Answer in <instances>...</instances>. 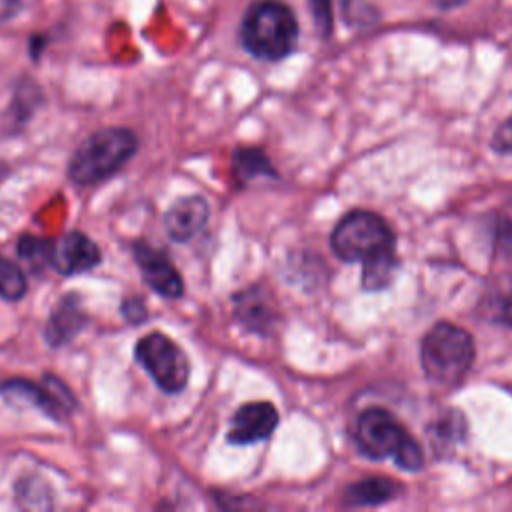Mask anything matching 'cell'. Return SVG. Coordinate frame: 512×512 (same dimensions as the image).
<instances>
[{"mask_svg":"<svg viewBox=\"0 0 512 512\" xmlns=\"http://www.w3.org/2000/svg\"><path fill=\"white\" fill-rule=\"evenodd\" d=\"M102 260L100 248L86 234L74 230L52 242V268L64 276L92 270Z\"/></svg>","mask_w":512,"mask_h":512,"instance_id":"30bf717a","label":"cell"},{"mask_svg":"<svg viewBox=\"0 0 512 512\" xmlns=\"http://www.w3.org/2000/svg\"><path fill=\"white\" fill-rule=\"evenodd\" d=\"M134 358L160 390L178 394L186 388L190 378L188 356L166 334L150 332L142 336L134 346Z\"/></svg>","mask_w":512,"mask_h":512,"instance_id":"8992f818","label":"cell"},{"mask_svg":"<svg viewBox=\"0 0 512 512\" xmlns=\"http://www.w3.org/2000/svg\"><path fill=\"white\" fill-rule=\"evenodd\" d=\"M442 6H454V4H460V2H464V0H438Z\"/></svg>","mask_w":512,"mask_h":512,"instance_id":"7402d4cb","label":"cell"},{"mask_svg":"<svg viewBox=\"0 0 512 512\" xmlns=\"http://www.w3.org/2000/svg\"><path fill=\"white\" fill-rule=\"evenodd\" d=\"M502 320L508 324V326H512V294L504 300V304H502Z\"/></svg>","mask_w":512,"mask_h":512,"instance_id":"44dd1931","label":"cell"},{"mask_svg":"<svg viewBox=\"0 0 512 512\" xmlns=\"http://www.w3.org/2000/svg\"><path fill=\"white\" fill-rule=\"evenodd\" d=\"M0 394L10 404L32 406L54 420L66 418L76 406L74 394L64 386V382L54 376H44L42 384L12 378L0 384Z\"/></svg>","mask_w":512,"mask_h":512,"instance_id":"52a82bcc","label":"cell"},{"mask_svg":"<svg viewBox=\"0 0 512 512\" xmlns=\"http://www.w3.org/2000/svg\"><path fill=\"white\" fill-rule=\"evenodd\" d=\"M210 218V206L202 196H184L178 198L164 216L166 234L174 242H190L198 236Z\"/></svg>","mask_w":512,"mask_h":512,"instance_id":"8fae6325","label":"cell"},{"mask_svg":"<svg viewBox=\"0 0 512 512\" xmlns=\"http://www.w3.org/2000/svg\"><path fill=\"white\" fill-rule=\"evenodd\" d=\"M400 486L394 484L390 478H364L346 488L344 498L348 504L354 506H372L386 502L398 494Z\"/></svg>","mask_w":512,"mask_h":512,"instance_id":"5bb4252c","label":"cell"},{"mask_svg":"<svg viewBox=\"0 0 512 512\" xmlns=\"http://www.w3.org/2000/svg\"><path fill=\"white\" fill-rule=\"evenodd\" d=\"M330 246L340 260L362 262V286L386 288L396 270V242L382 216L370 210L348 212L334 228Z\"/></svg>","mask_w":512,"mask_h":512,"instance_id":"6da1fadb","label":"cell"},{"mask_svg":"<svg viewBox=\"0 0 512 512\" xmlns=\"http://www.w3.org/2000/svg\"><path fill=\"white\" fill-rule=\"evenodd\" d=\"M420 362L432 382L456 386L464 380L474 362V340L464 328L438 322L422 340Z\"/></svg>","mask_w":512,"mask_h":512,"instance_id":"5b68a950","label":"cell"},{"mask_svg":"<svg viewBox=\"0 0 512 512\" xmlns=\"http://www.w3.org/2000/svg\"><path fill=\"white\" fill-rule=\"evenodd\" d=\"M134 260L142 270L144 282L160 296L164 298H180L184 294V282L170 262V258L146 244V242H136L134 244Z\"/></svg>","mask_w":512,"mask_h":512,"instance_id":"9c48e42d","label":"cell"},{"mask_svg":"<svg viewBox=\"0 0 512 512\" xmlns=\"http://www.w3.org/2000/svg\"><path fill=\"white\" fill-rule=\"evenodd\" d=\"M244 48L262 60L286 58L298 40V24L292 10L278 0L254 2L242 20Z\"/></svg>","mask_w":512,"mask_h":512,"instance_id":"7a4b0ae2","label":"cell"},{"mask_svg":"<svg viewBox=\"0 0 512 512\" xmlns=\"http://www.w3.org/2000/svg\"><path fill=\"white\" fill-rule=\"evenodd\" d=\"M358 448L374 458H392L404 470H420L424 454L406 428L384 408H368L358 416L354 432Z\"/></svg>","mask_w":512,"mask_h":512,"instance_id":"277c9868","label":"cell"},{"mask_svg":"<svg viewBox=\"0 0 512 512\" xmlns=\"http://www.w3.org/2000/svg\"><path fill=\"white\" fill-rule=\"evenodd\" d=\"M312 18L322 36H328L332 30V0H308Z\"/></svg>","mask_w":512,"mask_h":512,"instance_id":"ac0fdd59","label":"cell"},{"mask_svg":"<svg viewBox=\"0 0 512 512\" xmlns=\"http://www.w3.org/2000/svg\"><path fill=\"white\" fill-rule=\"evenodd\" d=\"M236 318L252 332H264L274 322V310L256 288L244 290L234 296Z\"/></svg>","mask_w":512,"mask_h":512,"instance_id":"4fadbf2b","label":"cell"},{"mask_svg":"<svg viewBox=\"0 0 512 512\" xmlns=\"http://www.w3.org/2000/svg\"><path fill=\"white\" fill-rule=\"evenodd\" d=\"M122 316L130 322V324H142L148 316V310L144 306L142 298H128L122 302Z\"/></svg>","mask_w":512,"mask_h":512,"instance_id":"d6986e66","label":"cell"},{"mask_svg":"<svg viewBox=\"0 0 512 512\" xmlns=\"http://www.w3.org/2000/svg\"><path fill=\"white\" fill-rule=\"evenodd\" d=\"M138 150V138L128 128H102L90 134L68 162V178L76 184H96L120 170Z\"/></svg>","mask_w":512,"mask_h":512,"instance_id":"3957f363","label":"cell"},{"mask_svg":"<svg viewBox=\"0 0 512 512\" xmlns=\"http://www.w3.org/2000/svg\"><path fill=\"white\" fill-rule=\"evenodd\" d=\"M232 172L242 182H252L256 178H276V170L260 148H236L232 154Z\"/></svg>","mask_w":512,"mask_h":512,"instance_id":"9a60e30c","label":"cell"},{"mask_svg":"<svg viewBox=\"0 0 512 512\" xmlns=\"http://www.w3.org/2000/svg\"><path fill=\"white\" fill-rule=\"evenodd\" d=\"M278 426V410L270 402H248L240 406L228 430V442L236 446H248L268 440Z\"/></svg>","mask_w":512,"mask_h":512,"instance_id":"ba28073f","label":"cell"},{"mask_svg":"<svg viewBox=\"0 0 512 512\" xmlns=\"http://www.w3.org/2000/svg\"><path fill=\"white\" fill-rule=\"evenodd\" d=\"M26 294V276L18 264L0 256V298L16 302Z\"/></svg>","mask_w":512,"mask_h":512,"instance_id":"e0dca14e","label":"cell"},{"mask_svg":"<svg viewBox=\"0 0 512 512\" xmlns=\"http://www.w3.org/2000/svg\"><path fill=\"white\" fill-rule=\"evenodd\" d=\"M84 326H86V314L80 308V300L76 294H68L52 310L46 322L44 336L50 346H62L70 342Z\"/></svg>","mask_w":512,"mask_h":512,"instance_id":"7c38bea8","label":"cell"},{"mask_svg":"<svg viewBox=\"0 0 512 512\" xmlns=\"http://www.w3.org/2000/svg\"><path fill=\"white\" fill-rule=\"evenodd\" d=\"M18 256L28 264L30 270L40 272L46 266H52V240L24 234L18 240Z\"/></svg>","mask_w":512,"mask_h":512,"instance_id":"2e32d148","label":"cell"},{"mask_svg":"<svg viewBox=\"0 0 512 512\" xmlns=\"http://www.w3.org/2000/svg\"><path fill=\"white\" fill-rule=\"evenodd\" d=\"M494 148L500 152H512V118L506 120L494 134Z\"/></svg>","mask_w":512,"mask_h":512,"instance_id":"ffe728a7","label":"cell"}]
</instances>
